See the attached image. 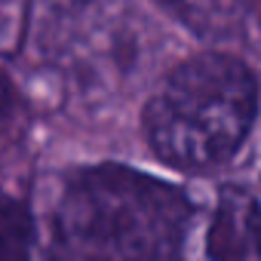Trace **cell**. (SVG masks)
<instances>
[{"mask_svg":"<svg viewBox=\"0 0 261 261\" xmlns=\"http://www.w3.org/2000/svg\"><path fill=\"white\" fill-rule=\"evenodd\" d=\"M31 240L34 224L28 206L0 191V261H28Z\"/></svg>","mask_w":261,"mask_h":261,"instance_id":"obj_5","label":"cell"},{"mask_svg":"<svg viewBox=\"0 0 261 261\" xmlns=\"http://www.w3.org/2000/svg\"><path fill=\"white\" fill-rule=\"evenodd\" d=\"M163 261H261V206L243 188H221L212 206H191Z\"/></svg>","mask_w":261,"mask_h":261,"instance_id":"obj_3","label":"cell"},{"mask_svg":"<svg viewBox=\"0 0 261 261\" xmlns=\"http://www.w3.org/2000/svg\"><path fill=\"white\" fill-rule=\"evenodd\" d=\"M19 117H22V98H19L16 86L0 74V142L16 129Z\"/></svg>","mask_w":261,"mask_h":261,"instance_id":"obj_6","label":"cell"},{"mask_svg":"<svg viewBox=\"0 0 261 261\" xmlns=\"http://www.w3.org/2000/svg\"><path fill=\"white\" fill-rule=\"evenodd\" d=\"M191 200L148 172L101 163L65 175L43 221L46 261H163Z\"/></svg>","mask_w":261,"mask_h":261,"instance_id":"obj_1","label":"cell"},{"mask_svg":"<svg viewBox=\"0 0 261 261\" xmlns=\"http://www.w3.org/2000/svg\"><path fill=\"white\" fill-rule=\"evenodd\" d=\"M185 28L203 37H221L243 22V0H157Z\"/></svg>","mask_w":261,"mask_h":261,"instance_id":"obj_4","label":"cell"},{"mask_svg":"<svg viewBox=\"0 0 261 261\" xmlns=\"http://www.w3.org/2000/svg\"><path fill=\"white\" fill-rule=\"evenodd\" d=\"M258 117V80L230 53H200L166 74L145 105L151 151L172 169L203 172L227 163Z\"/></svg>","mask_w":261,"mask_h":261,"instance_id":"obj_2","label":"cell"}]
</instances>
